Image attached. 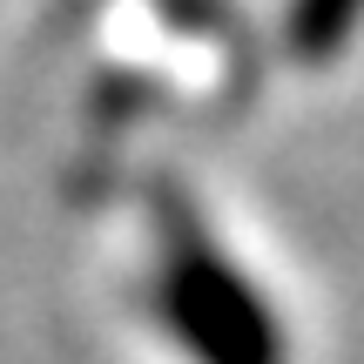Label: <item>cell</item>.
Here are the masks:
<instances>
[{"label":"cell","instance_id":"obj_2","mask_svg":"<svg viewBox=\"0 0 364 364\" xmlns=\"http://www.w3.org/2000/svg\"><path fill=\"white\" fill-rule=\"evenodd\" d=\"M358 21H364V0H290L284 34L297 48V61H331L358 34Z\"/></svg>","mask_w":364,"mask_h":364},{"label":"cell","instance_id":"obj_1","mask_svg":"<svg viewBox=\"0 0 364 364\" xmlns=\"http://www.w3.org/2000/svg\"><path fill=\"white\" fill-rule=\"evenodd\" d=\"M149 209H156V284H149V304H156L162 331L196 364H290L277 311L223 257L203 209L182 189H169V182H156Z\"/></svg>","mask_w":364,"mask_h":364}]
</instances>
